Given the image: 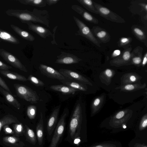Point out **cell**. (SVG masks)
I'll return each mask as SVG.
<instances>
[{
    "instance_id": "cell-26",
    "label": "cell",
    "mask_w": 147,
    "mask_h": 147,
    "mask_svg": "<svg viewBox=\"0 0 147 147\" xmlns=\"http://www.w3.org/2000/svg\"><path fill=\"white\" fill-rule=\"evenodd\" d=\"M36 108L34 105H31L29 106L27 110L28 116L30 119H34L36 115Z\"/></svg>"
},
{
    "instance_id": "cell-8",
    "label": "cell",
    "mask_w": 147,
    "mask_h": 147,
    "mask_svg": "<svg viewBox=\"0 0 147 147\" xmlns=\"http://www.w3.org/2000/svg\"><path fill=\"white\" fill-rule=\"evenodd\" d=\"M94 5L99 14L104 18L110 21L118 23L124 22V20L119 16L111 11L107 8L94 2Z\"/></svg>"
},
{
    "instance_id": "cell-20",
    "label": "cell",
    "mask_w": 147,
    "mask_h": 147,
    "mask_svg": "<svg viewBox=\"0 0 147 147\" xmlns=\"http://www.w3.org/2000/svg\"><path fill=\"white\" fill-rule=\"evenodd\" d=\"M17 1L23 4L39 7H44L47 5L45 0H18Z\"/></svg>"
},
{
    "instance_id": "cell-5",
    "label": "cell",
    "mask_w": 147,
    "mask_h": 147,
    "mask_svg": "<svg viewBox=\"0 0 147 147\" xmlns=\"http://www.w3.org/2000/svg\"><path fill=\"white\" fill-rule=\"evenodd\" d=\"M61 106H57L53 111L46 125V134L48 141L50 142L57 123L58 115Z\"/></svg>"
},
{
    "instance_id": "cell-33",
    "label": "cell",
    "mask_w": 147,
    "mask_h": 147,
    "mask_svg": "<svg viewBox=\"0 0 147 147\" xmlns=\"http://www.w3.org/2000/svg\"><path fill=\"white\" fill-rule=\"evenodd\" d=\"M130 54L129 51H125L123 53V58L124 60H128L130 59Z\"/></svg>"
},
{
    "instance_id": "cell-29",
    "label": "cell",
    "mask_w": 147,
    "mask_h": 147,
    "mask_svg": "<svg viewBox=\"0 0 147 147\" xmlns=\"http://www.w3.org/2000/svg\"><path fill=\"white\" fill-rule=\"evenodd\" d=\"M0 86L10 93L11 92L5 81L0 77Z\"/></svg>"
},
{
    "instance_id": "cell-41",
    "label": "cell",
    "mask_w": 147,
    "mask_h": 147,
    "mask_svg": "<svg viewBox=\"0 0 147 147\" xmlns=\"http://www.w3.org/2000/svg\"><path fill=\"white\" fill-rule=\"evenodd\" d=\"M120 51L119 50H116L113 52V55L114 57L120 55Z\"/></svg>"
},
{
    "instance_id": "cell-43",
    "label": "cell",
    "mask_w": 147,
    "mask_h": 147,
    "mask_svg": "<svg viewBox=\"0 0 147 147\" xmlns=\"http://www.w3.org/2000/svg\"><path fill=\"white\" fill-rule=\"evenodd\" d=\"M147 54L146 53L144 57V58L143 61L142 63V64L143 65H144L146 64L147 62Z\"/></svg>"
},
{
    "instance_id": "cell-24",
    "label": "cell",
    "mask_w": 147,
    "mask_h": 147,
    "mask_svg": "<svg viewBox=\"0 0 147 147\" xmlns=\"http://www.w3.org/2000/svg\"><path fill=\"white\" fill-rule=\"evenodd\" d=\"M103 99L101 96L96 98L93 101L92 107L94 113L97 112L101 107L103 102Z\"/></svg>"
},
{
    "instance_id": "cell-37",
    "label": "cell",
    "mask_w": 147,
    "mask_h": 147,
    "mask_svg": "<svg viewBox=\"0 0 147 147\" xmlns=\"http://www.w3.org/2000/svg\"><path fill=\"white\" fill-rule=\"evenodd\" d=\"M106 76L108 77L111 78L113 76V73L112 71L109 69H106L105 72Z\"/></svg>"
},
{
    "instance_id": "cell-9",
    "label": "cell",
    "mask_w": 147,
    "mask_h": 147,
    "mask_svg": "<svg viewBox=\"0 0 147 147\" xmlns=\"http://www.w3.org/2000/svg\"><path fill=\"white\" fill-rule=\"evenodd\" d=\"M39 69L43 74L48 78L57 79L59 81L64 80L66 78L59 71L47 65L40 64Z\"/></svg>"
},
{
    "instance_id": "cell-38",
    "label": "cell",
    "mask_w": 147,
    "mask_h": 147,
    "mask_svg": "<svg viewBox=\"0 0 147 147\" xmlns=\"http://www.w3.org/2000/svg\"><path fill=\"white\" fill-rule=\"evenodd\" d=\"M141 58L138 57H134L132 59L133 63L136 64L140 63L141 62Z\"/></svg>"
},
{
    "instance_id": "cell-30",
    "label": "cell",
    "mask_w": 147,
    "mask_h": 147,
    "mask_svg": "<svg viewBox=\"0 0 147 147\" xmlns=\"http://www.w3.org/2000/svg\"><path fill=\"white\" fill-rule=\"evenodd\" d=\"M12 68L11 66L6 64L0 61V69L1 70H8Z\"/></svg>"
},
{
    "instance_id": "cell-42",
    "label": "cell",
    "mask_w": 147,
    "mask_h": 147,
    "mask_svg": "<svg viewBox=\"0 0 147 147\" xmlns=\"http://www.w3.org/2000/svg\"><path fill=\"white\" fill-rule=\"evenodd\" d=\"M22 128L23 127L21 124L18 125L16 127V130L19 132H20L22 131Z\"/></svg>"
},
{
    "instance_id": "cell-28",
    "label": "cell",
    "mask_w": 147,
    "mask_h": 147,
    "mask_svg": "<svg viewBox=\"0 0 147 147\" xmlns=\"http://www.w3.org/2000/svg\"><path fill=\"white\" fill-rule=\"evenodd\" d=\"M145 86H140L138 84H127L123 86L122 89L125 90L130 91L135 90L140 88H142L143 87Z\"/></svg>"
},
{
    "instance_id": "cell-14",
    "label": "cell",
    "mask_w": 147,
    "mask_h": 147,
    "mask_svg": "<svg viewBox=\"0 0 147 147\" xmlns=\"http://www.w3.org/2000/svg\"><path fill=\"white\" fill-rule=\"evenodd\" d=\"M10 26L16 33L24 39L30 41H33L35 40L34 36L29 32L13 24H10Z\"/></svg>"
},
{
    "instance_id": "cell-32",
    "label": "cell",
    "mask_w": 147,
    "mask_h": 147,
    "mask_svg": "<svg viewBox=\"0 0 147 147\" xmlns=\"http://www.w3.org/2000/svg\"><path fill=\"white\" fill-rule=\"evenodd\" d=\"M5 140L9 143L13 144L15 143L17 141L16 138L14 137L11 136L5 137Z\"/></svg>"
},
{
    "instance_id": "cell-17",
    "label": "cell",
    "mask_w": 147,
    "mask_h": 147,
    "mask_svg": "<svg viewBox=\"0 0 147 147\" xmlns=\"http://www.w3.org/2000/svg\"><path fill=\"white\" fill-rule=\"evenodd\" d=\"M0 73L4 76L11 80L23 82L26 81L28 80L25 76L8 70H0Z\"/></svg>"
},
{
    "instance_id": "cell-2",
    "label": "cell",
    "mask_w": 147,
    "mask_h": 147,
    "mask_svg": "<svg viewBox=\"0 0 147 147\" xmlns=\"http://www.w3.org/2000/svg\"><path fill=\"white\" fill-rule=\"evenodd\" d=\"M69 114L68 109L65 108L57 122L48 147H58L61 142L65 129L66 119Z\"/></svg>"
},
{
    "instance_id": "cell-4",
    "label": "cell",
    "mask_w": 147,
    "mask_h": 147,
    "mask_svg": "<svg viewBox=\"0 0 147 147\" xmlns=\"http://www.w3.org/2000/svg\"><path fill=\"white\" fill-rule=\"evenodd\" d=\"M73 17L78 28V30L76 34L85 37L98 46L100 47V43L94 36L89 28L78 18L75 16Z\"/></svg>"
},
{
    "instance_id": "cell-15",
    "label": "cell",
    "mask_w": 147,
    "mask_h": 147,
    "mask_svg": "<svg viewBox=\"0 0 147 147\" xmlns=\"http://www.w3.org/2000/svg\"><path fill=\"white\" fill-rule=\"evenodd\" d=\"M50 88L55 91L60 92L65 94H75L78 90L65 85H57L51 86Z\"/></svg>"
},
{
    "instance_id": "cell-6",
    "label": "cell",
    "mask_w": 147,
    "mask_h": 147,
    "mask_svg": "<svg viewBox=\"0 0 147 147\" xmlns=\"http://www.w3.org/2000/svg\"><path fill=\"white\" fill-rule=\"evenodd\" d=\"M0 56L7 62L13 67L27 72V70L25 66L15 56L3 49H0Z\"/></svg>"
},
{
    "instance_id": "cell-27",
    "label": "cell",
    "mask_w": 147,
    "mask_h": 147,
    "mask_svg": "<svg viewBox=\"0 0 147 147\" xmlns=\"http://www.w3.org/2000/svg\"><path fill=\"white\" fill-rule=\"evenodd\" d=\"M27 80L37 86H42L45 85L42 81L31 75L28 76Z\"/></svg>"
},
{
    "instance_id": "cell-19",
    "label": "cell",
    "mask_w": 147,
    "mask_h": 147,
    "mask_svg": "<svg viewBox=\"0 0 147 147\" xmlns=\"http://www.w3.org/2000/svg\"><path fill=\"white\" fill-rule=\"evenodd\" d=\"M66 79L64 80L60 81L65 85L76 89L78 91L81 90L83 91H86L87 88L86 86L82 83L79 82H78L68 80L67 81Z\"/></svg>"
},
{
    "instance_id": "cell-11",
    "label": "cell",
    "mask_w": 147,
    "mask_h": 147,
    "mask_svg": "<svg viewBox=\"0 0 147 147\" xmlns=\"http://www.w3.org/2000/svg\"><path fill=\"white\" fill-rule=\"evenodd\" d=\"M55 63L63 64H70L78 63L82 59L72 54L61 52V54L57 56Z\"/></svg>"
},
{
    "instance_id": "cell-40",
    "label": "cell",
    "mask_w": 147,
    "mask_h": 147,
    "mask_svg": "<svg viewBox=\"0 0 147 147\" xmlns=\"http://www.w3.org/2000/svg\"><path fill=\"white\" fill-rule=\"evenodd\" d=\"M129 39L126 38H122L120 40V42L122 44H126L129 42Z\"/></svg>"
},
{
    "instance_id": "cell-34",
    "label": "cell",
    "mask_w": 147,
    "mask_h": 147,
    "mask_svg": "<svg viewBox=\"0 0 147 147\" xmlns=\"http://www.w3.org/2000/svg\"><path fill=\"white\" fill-rule=\"evenodd\" d=\"M125 114L124 111H121L118 112L115 115V117L117 119H120L123 117Z\"/></svg>"
},
{
    "instance_id": "cell-7",
    "label": "cell",
    "mask_w": 147,
    "mask_h": 147,
    "mask_svg": "<svg viewBox=\"0 0 147 147\" xmlns=\"http://www.w3.org/2000/svg\"><path fill=\"white\" fill-rule=\"evenodd\" d=\"M45 123L43 114L41 112L38 121L35 127L38 147H43L45 144L46 134V125Z\"/></svg>"
},
{
    "instance_id": "cell-39",
    "label": "cell",
    "mask_w": 147,
    "mask_h": 147,
    "mask_svg": "<svg viewBox=\"0 0 147 147\" xmlns=\"http://www.w3.org/2000/svg\"><path fill=\"white\" fill-rule=\"evenodd\" d=\"M129 80L131 82H136L137 79V77L135 75H131L129 76Z\"/></svg>"
},
{
    "instance_id": "cell-13",
    "label": "cell",
    "mask_w": 147,
    "mask_h": 147,
    "mask_svg": "<svg viewBox=\"0 0 147 147\" xmlns=\"http://www.w3.org/2000/svg\"><path fill=\"white\" fill-rule=\"evenodd\" d=\"M73 10L80 15L86 21L94 24H98V20L89 13L82 7L78 5H74L71 6Z\"/></svg>"
},
{
    "instance_id": "cell-31",
    "label": "cell",
    "mask_w": 147,
    "mask_h": 147,
    "mask_svg": "<svg viewBox=\"0 0 147 147\" xmlns=\"http://www.w3.org/2000/svg\"><path fill=\"white\" fill-rule=\"evenodd\" d=\"M147 125V115H146L144 116L142 121L140 124V127L142 129L146 127Z\"/></svg>"
},
{
    "instance_id": "cell-45",
    "label": "cell",
    "mask_w": 147,
    "mask_h": 147,
    "mask_svg": "<svg viewBox=\"0 0 147 147\" xmlns=\"http://www.w3.org/2000/svg\"><path fill=\"white\" fill-rule=\"evenodd\" d=\"M123 127L124 128H126V126L125 125H124L123 126Z\"/></svg>"
},
{
    "instance_id": "cell-25",
    "label": "cell",
    "mask_w": 147,
    "mask_h": 147,
    "mask_svg": "<svg viewBox=\"0 0 147 147\" xmlns=\"http://www.w3.org/2000/svg\"><path fill=\"white\" fill-rule=\"evenodd\" d=\"M97 37L103 42H108L110 39V37L107 32L105 30H101L97 32H95Z\"/></svg>"
},
{
    "instance_id": "cell-10",
    "label": "cell",
    "mask_w": 147,
    "mask_h": 147,
    "mask_svg": "<svg viewBox=\"0 0 147 147\" xmlns=\"http://www.w3.org/2000/svg\"><path fill=\"white\" fill-rule=\"evenodd\" d=\"M59 72L64 77L71 80L80 82L81 83L92 85L88 79L80 74L71 70L61 69Z\"/></svg>"
},
{
    "instance_id": "cell-23",
    "label": "cell",
    "mask_w": 147,
    "mask_h": 147,
    "mask_svg": "<svg viewBox=\"0 0 147 147\" xmlns=\"http://www.w3.org/2000/svg\"><path fill=\"white\" fill-rule=\"evenodd\" d=\"M16 122V119L12 115H9L5 116L0 119V131L5 125L15 123Z\"/></svg>"
},
{
    "instance_id": "cell-12",
    "label": "cell",
    "mask_w": 147,
    "mask_h": 147,
    "mask_svg": "<svg viewBox=\"0 0 147 147\" xmlns=\"http://www.w3.org/2000/svg\"><path fill=\"white\" fill-rule=\"evenodd\" d=\"M28 25V29L34 32L41 37L46 38L52 35L51 32L48 29L39 25L35 24L32 22H28L26 23Z\"/></svg>"
},
{
    "instance_id": "cell-46",
    "label": "cell",
    "mask_w": 147,
    "mask_h": 147,
    "mask_svg": "<svg viewBox=\"0 0 147 147\" xmlns=\"http://www.w3.org/2000/svg\"><path fill=\"white\" fill-rule=\"evenodd\" d=\"M143 147H147L146 146H144Z\"/></svg>"
},
{
    "instance_id": "cell-3",
    "label": "cell",
    "mask_w": 147,
    "mask_h": 147,
    "mask_svg": "<svg viewBox=\"0 0 147 147\" xmlns=\"http://www.w3.org/2000/svg\"><path fill=\"white\" fill-rule=\"evenodd\" d=\"M17 96L20 98L31 103H36L39 97L36 91L29 87L23 85L16 84L14 85Z\"/></svg>"
},
{
    "instance_id": "cell-16",
    "label": "cell",
    "mask_w": 147,
    "mask_h": 147,
    "mask_svg": "<svg viewBox=\"0 0 147 147\" xmlns=\"http://www.w3.org/2000/svg\"><path fill=\"white\" fill-rule=\"evenodd\" d=\"M0 92L4 96L7 101L10 104L18 109H20L21 105L19 102L11 93L0 86Z\"/></svg>"
},
{
    "instance_id": "cell-18",
    "label": "cell",
    "mask_w": 147,
    "mask_h": 147,
    "mask_svg": "<svg viewBox=\"0 0 147 147\" xmlns=\"http://www.w3.org/2000/svg\"><path fill=\"white\" fill-rule=\"evenodd\" d=\"M0 39L13 44H18L19 40L10 33L0 29Z\"/></svg>"
},
{
    "instance_id": "cell-44",
    "label": "cell",
    "mask_w": 147,
    "mask_h": 147,
    "mask_svg": "<svg viewBox=\"0 0 147 147\" xmlns=\"http://www.w3.org/2000/svg\"><path fill=\"white\" fill-rule=\"evenodd\" d=\"M6 131L8 133H11L12 132V130L10 128L7 127L5 128Z\"/></svg>"
},
{
    "instance_id": "cell-36",
    "label": "cell",
    "mask_w": 147,
    "mask_h": 147,
    "mask_svg": "<svg viewBox=\"0 0 147 147\" xmlns=\"http://www.w3.org/2000/svg\"><path fill=\"white\" fill-rule=\"evenodd\" d=\"M134 31L136 34L139 36H143L144 35V34L143 32L141 30L138 28H134Z\"/></svg>"
},
{
    "instance_id": "cell-1",
    "label": "cell",
    "mask_w": 147,
    "mask_h": 147,
    "mask_svg": "<svg viewBox=\"0 0 147 147\" xmlns=\"http://www.w3.org/2000/svg\"><path fill=\"white\" fill-rule=\"evenodd\" d=\"M82 119V107L78 103L76 105L69 120L66 141L71 144H77L80 141Z\"/></svg>"
},
{
    "instance_id": "cell-35",
    "label": "cell",
    "mask_w": 147,
    "mask_h": 147,
    "mask_svg": "<svg viewBox=\"0 0 147 147\" xmlns=\"http://www.w3.org/2000/svg\"><path fill=\"white\" fill-rule=\"evenodd\" d=\"M59 1V0H45L46 4L49 5H55Z\"/></svg>"
},
{
    "instance_id": "cell-22",
    "label": "cell",
    "mask_w": 147,
    "mask_h": 147,
    "mask_svg": "<svg viewBox=\"0 0 147 147\" xmlns=\"http://www.w3.org/2000/svg\"><path fill=\"white\" fill-rule=\"evenodd\" d=\"M77 1L88 11L93 13L99 14L95 8L92 1L91 0H77Z\"/></svg>"
},
{
    "instance_id": "cell-21",
    "label": "cell",
    "mask_w": 147,
    "mask_h": 147,
    "mask_svg": "<svg viewBox=\"0 0 147 147\" xmlns=\"http://www.w3.org/2000/svg\"><path fill=\"white\" fill-rule=\"evenodd\" d=\"M26 135L29 141L32 145L38 147V141L34 131L32 129L26 126Z\"/></svg>"
}]
</instances>
